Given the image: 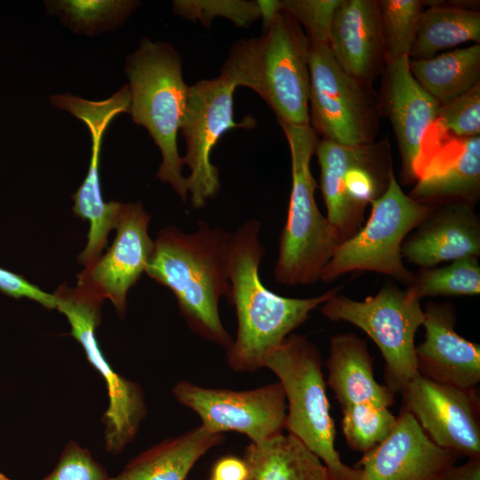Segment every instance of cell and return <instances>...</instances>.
Returning <instances> with one entry per match:
<instances>
[{
  "label": "cell",
  "instance_id": "obj_27",
  "mask_svg": "<svg viewBox=\"0 0 480 480\" xmlns=\"http://www.w3.org/2000/svg\"><path fill=\"white\" fill-rule=\"evenodd\" d=\"M48 11L58 15L76 33L93 35L122 24L140 4L137 1L63 0L46 2Z\"/></svg>",
  "mask_w": 480,
  "mask_h": 480
},
{
  "label": "cell",
  "instance_id": "obj_37",
  "mask_svg": "<svg viewBox=\"0 0 480 480\" xmlns=\"http://www.w3.org/2000/svg\"><path fill=\"white\" fill-rule=\"evenodd\" d=\"M445 480H480V457L469 458L460 466H453L446 474Z\"/></svg>",
  "mask_w": 480,
  "mask_h": 480
},
{
  "label": "cell",
  "instance_id": "obj_34",
  "mask_svg": "<svg viewBox=\"0 0 480 480\" xmlns=\"http://www.w3.org/2000/svg\"><path fill=\"white\" fill-rule=\"evenodd\" d=\"M41 480H112V477L87 449L70 440L52 471Z\"/></svg>",
  "mask_w": 480,
  "mask_h": 480
},
{
  "label": "cell",
  "instance_id": "obj_39",
  "mask_svg": "<svg viewBox=\"0 0 480 480\" xmlns=\"http://www.w3.org/2000/svg\"><path fill=\"white\" fill-rule=\"evenodd\" d=\"M0 480H12L8 478L5 475L0 472Z\"/></svg>",
  "mask_w": 480,
  "mask_h": 480
},
{
  "label": "cell",
  "instance_id": "obj_32",
  "mask_svg": "<svg viewBox=\"0 0 480 480\" xmlns=\"http://www.w3.org/2000/svg\"><path fill=\"white\" fill-rule=\"evenodd\" d=\"M343 0H284L282 12L306 29L310 43H329L335 13Z\"/></svg>",
  "mask_w": 480,
  "mask_h": 480
},
{
  "label": "cell",
  "instance_id": "obj_23",
  "mask_svg": "<svg viewBox=\"0 0 480 480\" xmlns=\"http://www.w3.org/2000/svg\"><path fill=\"white\" fill-rule=\"evenodd\" d=\"M243 460L246 480H331L321 460L288 433L250 443Z\"/></svg>",
  "mask_w": 480,
  "mask_h": 480
},
{
  "label": "cell",
  "instance_id": "obj_28",
  "mask_svg": "<svg viewBox=\"0 0 480 480\" xmlns=\"http://www.w3.org/2000/svg\"><path fill=\"white\" fill-rule=\"evenodd\" d=\"M408 287L420 300L436 296L478 295L480 266L476 257H465L441 268H421Z\"/></svg>",
  "mask_w": 480,
  "mask_h": 480
},
{
  "label": "cell",
  "instance_id": "obj_18",
  "mask_svg": "<svg viewBox=\"0 0 480 480\" xmlns=\"http://www.w3.org/2000/svg\"><path fill=\"white\" fill-rule=\"evenodd\" d=\"M402 257L421 268L480 254V220L474 204H433L415 233L401 247Z\"/></svg>",
  "mask_w": 480,
  "mask_h": 480
},
{
  "label": "cell",
  "instance_id": "obj_31",
  "mask_svg": "<svg viewBox=\"0 0 480 480\" xmlns=\"http://www.w3.org/2000/svg\"><path fill=\"white\" fill-rule=\"evenodd\" d=\"M173 12L209 27L216 17L225 18L236 27L247 28L260 18L258 1L245 0H176Z\"/></svg>",
  "mask_w": 480,
  "mask_h": 480
},
{
  "label": "cell",
  "instance_id": "obj_21",
  "mask_svg": "<svg viewBox=\"0 0 480 480\" xmlns=\"http://www.w3.org/2000/svg\"><path fill=\"white\" fill-rule=\"evenodd\" d=\"M372 357L366 341L354 333L333 336L330 340L327 384L340 407L370 403L388 408L395 394L374 379Z\"/></svg>",
  "mask_w": 480,
  "mask_h": 480
},
{
  "label": "cell",
  "instance_id": "obj_12",
  "mask_svg": "<svg viewBox=\"0 0 480 480\" xmlns=\"http://www.w3.org/2000/svg\"><path fill=\"white\" fill-rule=\"evenodd\" d=\"M172 394L195 412L201 425L214 433L236 431L251 443L283 434L286 399L279 381L248 390L205 388L188 380L175 384Z\"/></svg>",
  "mask_w": 480,
  "mask_h": 480
},
{
  "label": "cell",
  "instance_id": "obj_7",
  "mask_svg": "<svg viewBox=\"0 0 480 480\" xmlns=\"http://www.w3.org/2000/svg\"><path fill=\"white\" fill-rule=\"evenodd\" d=\"M432 206L406 195L392 169L384 192L372 203L368 220L339 245L319 280L329 283L346 273L366 270L389 276L409 286L415 275L404 267L401 247Z\"/></svg>",
  "mask_w": 480,
  "mask_h": 480
},
{
  "label": "cell",
  "instance_id": "obj_26",
  "mask_svg": "<svg viewBox=\"0 0 480 480\" xmlns=\"http://www.w3.org/2000/svg\"><path fill=\"white\" fill-rule=\"evenodd\" d=\"M469 41H480V12L435 4L423 12L409 58L429 59L443 50Z\"/></svg>",
  "mask_w": 480,
  "mask_h": 480
},
{
  "label": "cell",
  "instance_id": "obj_15",
  "mask_svg": "<svg viewBox=\"0 0 480 480\" xmlns=\"http://www.w3.org/2000/svg\"><path fill=\"white\" fill-rule=\"evenodd\" d=\"M457 457L436 445L403 407L387 437L357 463L362 480H443Z\"/></svg>",
  "mask_w": 480,
  "mask_h": 480
},
{
  "label": "cell",
  "instance_id": "obj_38",
  "mask_svg": "<svg viewBox=\"0 0 480 480\" xmlns=\"http://www.w3.org/2000/svg\"><path fill=\"white\" fill-rule=\"evenodd\" d=\"M264 28L282 12L281 1H258Z\"/></svg>",
  "mask_w": 480,
  "mask_h": 480
},
{
  "label": "cell",
  "instance_id": "obj_30",
  "mask_svg": "<svg viewBox=\"0 0 480 480\" xmlns=\"http://www.w3.org/2000/svg\"><path fill=\"white\" fill-rule=\"evenodd\" d=\"M341 410V427L347 444L363 453L384 440L396 420L388 408L370 403L351 404Z\"/></svg>",
  "mask_w": 480,
  "mask_h": 480
},
{
  "label": "cell",
  "instance_id": "obj_1",
  "mask_svg": "<svg viewBox=\"0 0 480 480\" xmlns=\"http://www.w3.org/2000/svg\"><path fill=\"white\" fill-rule=\"evenodd\" d=\"M260 224L251 219L229 233V302L236 308L237 332L227 350V361L236 372L264 368L268 356L309 314L338 294L340 286L320 295L300 299L283 297L268 289L259 269L265 248L259 239Z\"/></svg>",
  "mask_w": 480,
  "mask_h": 480
},
{
  "label": "cell",
  "instance_id": "obj_2",
  "mask_svg": "<svg viewBox=\"0 0 480 480\" xmlns=\"http://www.w3.org/2000/svg\"><path fill=\"white\" fill-rule=\"evenodd\" d=\"M229 233L199 221L187 234L170 226L161 230L145 272L173 292L191 331L226 349L233 340L219 313L222 296L229 300Z\"/></svg>",
  "mask_w": 480,
  "mask_h": 480
},
{
  "label": "cell",
  "instance_id": "obj_17",
  "mask_svg": "<svg viewBox=\"0 0 480 480\" xmlns=\"http://www.w3.org/2000/svg\"><path fill=\"white\" fill-rule=\"evenodd\" d=\"M424 310V341L416 346L418 374L438 383L476 389L480 381V347L455 329L452 304L429 302Z\"/></svg>",
  "mask_w": 480,
  "mask_h": 480
},
{
  "label": "cell",
  "instance_id": "obj_41",
  "mask_svg": "<svg viewBox=\"0 0 480 480\" xmlns=\"http://www.w3.org/2000/svg\"><path fill=\"white\" fill-rule=\"evenodd\" d=\"M443 480H445V479H443Z\"/></svg>",
  "mask_w": 480,
  "mask_h": 480
},
{
  "label": "cell",
  "instance_id": "obj_33",
  "mask_svg": "<svg viewBox=\"0 0 480 480\" xmlns=\"http://www.w3.org/2000/svg\"><path fill=\"white\" fill-rule=\"evenodd\" d=\"M435 124L453 139H468L480 134V84L442 105Z\"/></svg>",
  "mask_w": 480,
  "mask_h": 480
},
{
  "label": "cell",
  "instance_id": "obj_5",
  "mask_svg": "<svg viewBox=\"0 0 480 480\" xmlns=\"http://www.w3.org/2000/svg\"><path fill=\"white\" fill-rule=\"evenodd\" d=\"M281 126L290 148L292 184L274 276L284 285H308L319 280L341 240L315 198L310 162L318 141L316 132L310 125Z\"/></svg>",
  "mask_w": 480,
  "mask_h": 480
},
{
  "label": "cell",
  "instance_id": "obj_40",
  "mask_svg": "<svg viewBox=\"0 0 480 480\" xmlns=\"http://www.w3.org/2000/svg\"><path fill=\"white\" fill-rule=\"evenodd\" d=\"M211 480H215V479L211 478Z\"/></svg>",
  "mask_w": 480,
  "mask_h": 480
},
{
  "label": "cell",
  "instance_id": "obj_10",
  "mask_svg": "<svg viewBox=\"0 0 480 480\" xmlns=\"http://www.w3.org/2000/svg\"><path fill=\"white\" fill-rule=\"evenodd\" d=\"M308 67L310 126L316 133L346 146L373 142L379 106L370 84L348 75L327 44L310 43Z\"/></svg>",
  "mask_w": 480,
  "mask_h": 480
},
{
  "label": "cell",
  "instance_id": "obj_20",
  "mask_svg": "<svg viewBox=\"0 0 480 480\" xmlns=\"http://www.w3.org/2000/svg\"><path fill=\"white\" fill-rule=\"evenodd\" d=\"M480 193V136L455 139L420 164L410 196L428 204H476Z\"/></svg>",
  "mask_w": 480,
  "mask_h": 480
},
{
  "label": "cell",
  "instance_id": "obj_9",
  "mask_svg": "<svg viewBox=\"0 0 480 480\" xmlns=\"http://www.w3.org/2000/svg\"><path fill=\"white\" fill-rule=\"evenodd\" d=\"M55 309L68 319L70 335L83 347L89 363L105 381L108 406L102 417L104 445L108 452L119 454L136 436L147 415L140 386L114 371L102 353L96 329L101 321L100 299L78 288L60 285L53 293Z\"/></svg>",
  "mask_w": 480,
  "mask_h": 480
},
{
  "label": "cell",
  "instance_id": "obj_29",
  "mask_svg": "<svg viewBox=\"0 0 480 480\" xmlns=\"http://www.w3.org/2000/svg\"><path fill=\"white\" fill-rule=\"evenodd\" d=\"M385 45L386 63L409 56L424 9L420 0L378 1Z\"/></svg>",
  "mask_w": 480,
  "mask_h": 480
},
{
  "label": "cell",
  "instance_id": "obj_11",
  "mask_svg": "<svg viewBox=\"0 0 480 480\" xmlns=\"http://www.w3.org/2000/svg\"><path fill=\"white\" fill-rule=\"evenodd\" d=\"M235 85L224 76L200 80L189 86L180 132L187 152L182 157L189 174L188 193L195 209L203 208L220 189L218 168L211 161L212 148L228 130L253 126L254 121L234 120Z\"/></svg>",
  "mask_w": 480,
  "mask_h": 480
},
{
  "label": "cell",
  "instance_id": "obj_16",
  "mask_svg": "<svg viewBox=\"0 0 480 480\" xmlns=\"http://www.w3.org/2000/svg\"><path fill=\"white\" fill-rule=\"evenodd\" d=\"M409 56L385 65L381 105L388 117L399 148L403 177L417 180L416 165L424 137L435 124L441 105L413 77Z\"/></svg>",
  "mask_w": 480,
  "mask_h": 480
},
{
  "label": "cell",
  "instance_id": "obj_25",
  "mask_svg": "<svg viewBox=\"0 0 480 480\" xmlns=\"http://www.w3.org/2000/svg\"><path fill=\"white\" fill-rule=\"evenodd\" d=\"M355 148L321 140L315 151L320 166V187L327 210L326 219L341 243L360 229L364 218V212L347 198L341 180L342 170Z\"/></svg>",
  "mask_w": 480,
  "mask_h": 480
},
{
  "label": "cell",
  "instance_id": "obj_19",
  "mask_svg": "<svg viewBox=\"0 0 480 480\" xmlns=\"http://www.w3.org/2000/svg\"><path fill=\"white\" fill-rule=\"evenodd\" d=\"M328 45L348 75L370 84L386 64L378 1L343 0L335 13Z\"/></svg>",
  "mask_w": 480,
  "mask_h": 480
},
{
  "label": "cell",
  "instance_id": "obj_35",
  "mask_svg": "<svg viewBox=\"0 0 480 480\" xmlns=\"http://www.w3.org/2000/svg\"><path fill=\"white\" fill-rule=\"evenodd\" d=\"M0 292L16 299L27 298L35 300L48 309L55 308L53 294L44 292L20 275L2 268H0Z\"/></svg>",
  "mask_w": 480,
  "mask_h": 480
},
{
  "label": "cell",
  "instance_id": "obj_24",
  "mask_svg": "<svg viewBox=\"0 0 480 480\" xmlns=\"http://www.w3.org/2000/svg\"><path fill=\"white\" fill-rule=\"evenodd\" d=\"M420 85L442 106L480 84V45L458 48L429 59L409 60Z\"/></svg>",
  "mask_w": 480,
  "mask_h": 480
},
{
  "label": "cell",
  "instance_id": "obj_3",
  "mask_svg": "<svg viewBox=\"0 0 480 480\" xmlns=\"http://www.w3.org/2000/svg\"><path fill=\"white\" fill-rule=\"evenodd\" d=\"M309 44L301 26L281 12L262 36L234 44L220 75L256 92L280 124L310 125Z\"/></svg>",
  "mask_w": 480,
  "mask_h": 480
},
{
  "label": "cell",
  "instance_id": "obj_22",
  "mask_svg": "<svg viewBox=\"0 0 480 480\" xmlns=\"http://www.w3.org/2000/svg\"><path fill=\"white\" fill-rule=\"evenodd\" d=\"M224 439L200 425L138 454L112 480H186L197 460Z\"/></svg>",
  "mask_w": 480,
  "mask_h": 480
},
{
  "label": "cell",
  "instance_id": "obj_36",
  "mask_svg": "<svg viewBox=\"0 0 480 480\" xmlns=\"http://www.w3.org/2000/svg\"><path fill=\"white\" fill-rule=\"evenodd\" d=\"M247 468L243 459L227 456L213 466L212 477L215 480H246Z\"/></svg>",
  "mask_w": 480,
  "mask_h": 480
},
{
  "label": "cell",
  "instance_id": "obj_6",
  "mask_svg": "<svg viewBox=\"0 0 480 480\" xmlns=\"http://www.w3.org/2000/svg\"><path fill=\"white\" fill-rule=\"evenodd\" d=\"M264 367L277 376L284 388L288 434L321 460L331 480H362L361 470L346 465L335 448V425L317 347L305 336L289 335Z\"/></svg>",
  "mask_w": 480,
  "mask_h": 480
},
{
  "label": "cell",
  "instance_id": "obj_4",
  "mask_svg": "<svg viewBox=\"0 0 480 480\" xmlns=\"http://www.w3.org/2000/svg\"><path fill=\"white\" fill-rule=\"evenodd\" d=\"M132 118L144 126L158 147L162 163L156 177L170 184L182 201L188 196L177 136L186 111L189 86L182 76L181 59L171 44L140 41L126 59Z\"/></svg>",
  "mask_w": 480,
  "mask_h": 480
},
{
  "label": "cell",
  "instance_id": "obj_8",
  "mask_svg": "<svg viewBox=\"0 0 480 480\" xmlns=\"http://www.w3.org/2000/svg\"><path fill=\"white\" fill-rule=\"evenodd\" d=\"M420 301L412 288L388 284L364 300L338 293L320 310L329 320L360 328L374 341L385 361L386 386L401 394L418 374L414 339L424 321Z\"/></svg>",
  "mask_w": 480,
  "mask_h": 480
},
{
  "label": "cell",
  "instance_id": "obj_14",
  "mask_svg": "<svg viewBox=\"0 0 480 480\" xmlns=\"http://www.w3.org/2000/svg\"><path fill=\"white\" fill-rule=\"evenodd\" d=\"M149 220L140 203L123 204L111 246L77 275L76 287L110 300L120 318L125 316L127 292L145 272L153 251Z\"/></svg>",
  "mask_w": 480,
  "mask_h": 480
},
{
  "label": "cell",
  "instance_id": "obj_13",
  "mask_svg": "<svg viewBox=\"0 0 480 480\" xmlns=\"http://www.w3.org/2000/svg\"><path fill=\"white\" fill-rule=\"evenodd\" d=\"M404 407L439 447L458 457H480L479 397L417 374L401 393Z\"/></svg>",
  "mask_w": 480,
  "mask_h": 480
}]
</instances>
